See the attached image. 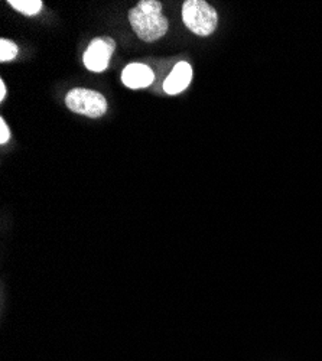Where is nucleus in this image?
Masks as SVG:
<instances>
[{
  "label": "nucleus",
  "instance_id": "1",
  "mask_svg": "<svg viewBox=\"0 0 322 361\" xmlns=\"http://www.w3.org/2000/svg\"><path fill=\"white\" fill-rule=\"evenodd\" d=\"M129 22L135 34L144 42H155L168 32V19L158 0H142L129 12Z\"/></svg>",
  "mask_w": 322,
  "mask_h": 361
},
{
  "label": "nucleus",
  "instance_id": "2",
  "mask_svg": "<svg viewBox=\"0 0 322 361\" xmlns=\"http://www.w3.org/2000/svg\"><path fill=\"white\" fill-rule=\"evenodd\" d=\"M182 20L195 35L209 37L216 31L218 15L204 0H187L182 6Z\"/></svg>",
  "mask_w": 322,
  "mask_h": 361
},
{
  "label": "nucleus",
  "instance_id": "3",
  "mask_svg": "<svg viewBox=\"0 0 322 361\" xmlns=\"http://www.w3.org/2000/svg\"><path fill=\"white\" fill-rule=\"evenodd\" d=\"M67 107L78 114L97 118L107 111V100L101 93L89 88H73L66 97Z\"/></svg>",
  "mask_w": 322,
  "mask_h": 361
},
{
  "label": "nucleus",
  "instance_id": "4",
  "mask_svg": "<svg viewBox=\"0 0 322 361\" xmlns=\"http://www.w3.org/2000/svg\"><path fill=\"white\" fill-rule=\"evenodd\" d=\"M116 49V42L111 38H94L84 52V66L93 73H103L110 63Z\"/></svg>",
  "mask_w": 322,
  "mask_h": 361
},
{
  "label": "nucleus",
  "instance_id": "5",
  "mask_svg": "<svg viewBox=\"0 0 322 361\" xmlns=\"http://www.w3.org/2000/svg\"><path fill=\"white\" fill-rule=\"evenodd\" d=\"M192 80V68L188 63L181 61L173 67L171 74L166 77L163 82L165 93L169 96H177L182 93L184 90L190 85Z\"/></svg>",
  "mask_w": 322,
  "mask_h": 361
},
{
  "label": "nucleus",
  "instance_id": "6",
  "mask_svg": "<svg viewBox=\"0 0 322 361\" xmlns=\"http://www.w3.org/2000/svg\"><path fill=\"white\" fill-rule=\"evenodd\" d=\"M154 71L151 70V67L144 66V64H139V63H133L129 64L123 73H122V81L126 87L129 88H144L149 87L154 82Z\"/></svg>",
  "mask_w": 322,
  "mask_h": 361
},
{
  "label": "nucleus",
  "instance_id": "7",
  "mask_svg": "<svg viewBox=\"0 0 322 361\" xmlns=\"http://www.w3.org/2000/svg\"><path fill=\"white\" fill-rule=\"evenodd\" d=\"M9 5L26 16H34L39 13L44 6L41 0H9Z\"/></svg>",
  "mask_w": 322,
  "mask_h": 361
},
{
  "label": "nucleus",
  "instance_id": "8",
  "mask_svg": "<svg viewBox=\"0 0 322 361\" xmlns=\"http://www.w3.org/2000/svg\"><path fill=\"white\" fill-rule=\"evenodd\" d=\"M18 47L9 39H0V61L9 63L18 55Z\"/></svg>",
  "mask_w": 322,
  "mask_h": 361
},
{
  "label": "nucleus",
  "instance_id": "9",
  "mask_svg": "<svg viewBox=\"0 0 322 361\" xmlns=\"http://www.w3.org/2000/svg\"><path fill=\"white\" fill-rule=\"evenodd\" d=\"M11 139V130L4 118H0V143H6Z\"/></svg>",
  "mask_w": 322,
  "mask_h": 361
},
{
  "label": "nucleus",
  "instance_id": "10",
  "mask_svg": "<svg viewBox=\"0 0 322 361\" xmlns=\"http://www.w3.org/2000/svg\"><path fill=\"white\" fill-rule=\"evenodd\" d=\"M5 99H6V85L4 80H0V102H4Z\"/></svg>",
  "mask_w": 322,
  "mask_h": 361
}]
</instances>
